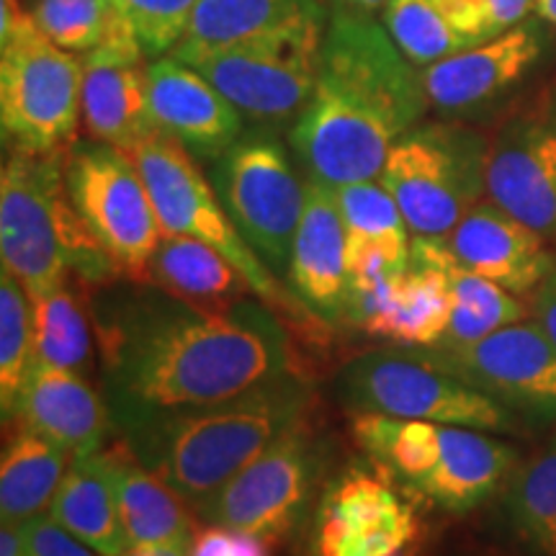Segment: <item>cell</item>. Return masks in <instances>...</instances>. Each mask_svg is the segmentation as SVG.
<instances>
[{"instance_id": "cell-18", "label": "cell", "mask_w": 556, "mask_h": 556, "mask_svg": "<svg viewBox=\"0 0 556 556\" xmlns=\"http://www.w3.org/2000/svg\"><path fill=\"white\" fill-rule=\"evenodd\" d=\"M443 240L462 266L518 296L533 294L554 263L544 235L492 199L471 206Z\"/></svg>"}, {"instance_id": "cell-19", "label": "cell", "mask_w": 556, "mask_h": 556, "mask_svg": "<svg viewBox=\"0 0 556 556\" xmlns=\"http://www.w3.org/2000/svg\"><path fill=\"white\" fill-rule=\"evenodd\" d=\"M11 422L45 435L73 458L101 451L114 428L106 400L86 377L39 361L26 374Z\"/></svg>"}, {"instance_id": "cell-8", "label": "cell", "mask_w": 556, "mask_h": 556, "mask_svg": "<svg viewBox=\"0 0 556 556\" xmlns=\"http://www.w3.org/2000/svg\"><path fill=\"white\" fill-rule=\"evenodd\" d=\"M65 178L75 208L119 274L148 281L163 227L135 155L101 139H78L65 152Z\"/></svg>"}, {"instance_id": "cell-28", "label": "cell", "mask_w": 556, "mask_h": 556, "mask_svg": "<svg viewBox=\"0 0 556 556\" xmlns=\"http://www.w3.org/2000/svg\"><path fill=\"white\" fill-rule=\"evenodd\" d=\"M13 428L0 462V518L3 523H24L50 510L73 456L29 428Z\"/></svg>"}, {"instance_id": "cell-37", "label": "cell", "mask_w": 556, "mask_h": 556, "mask_svg": "<svg viewBox=\"0 0 556 556\" xmlns=\"http://www.w3.org/2000/svg\"><path fill=\"white\" fill-rule=\"evenodd\" d=\"M114 11L148 58L173 52L186 37L199 0H111Z\"/></svg>"}, {"instance_id": "cell-45", "label": "cell", "mask_w": 556, "mask_h": 556, "mask_svg": "<svg viewBox=\"0 0 556 556\" xmlns=\"http://www.w3.org/2000/svg\"><path fill=\"white\" fill-rule=\"evenodd\" d=\"M389 3H392V0H330V9H348L377 16V13L384 11Z\"/></svg>"}, {"instance_id": "cell-4", "label": "cell", "mask_w": 556, "mask_h": 556, "mask_svg": "<svg viewBox=\"0 0 556 556\" xmlns=\"http://www.w3.org/2000/svg\"><path fill=\"white\" fill-rule=\"evenodd\" d=\"M65 150H5L0 170V258L31 299L73 274L86 287H109L119 274L70 197Z\"/></svg>"}, {"instance_id": "cell-9", "label": "cell", "mask_w": 556, "mask_h": 556, "mask_svg": "<svg viewBox=\"0 0 556 556\" xmlns=\"http://www.w3.org/2000/svg\"><path fill=\"white\" fill-rule=\"evenodd\" d=\"M212 186L255 255L274 274H287L307 201V180L302 184L296 176L276 131L263 127L242 131L214 163Z\"/></svg>"}, {"instance_id": "cell-31", "label": "cell", "mask_w": 556, "mask_h": 556, "mask_svg": "<svg viewBox=\"0 0 556 556\" xmlns=\"http://www.w3.org/2000/svg\"><path fill=\"white\" fill-rule=\"evenodd\" d=\"M353 435L389 477L415 490L433 469L441 448V422L353 415Z\"/></svg>"}, {"instance_id": "cell-33", "label": "cell", "mask_w": 556, "mask_h": 556, "mask_svg": "<svg viewBox=\"0 0 556 556\" xmlns=\"http://www.w3.org/2000/svg\"><path fill=\"white\" fill-rule=\"evenodd\" d=\"M384 26L402 54L420 70L477 47L456 29L438 0H392L384 9Z\"/></svg>"}, {"instance_id": "cell-30", "label": "cell", "mask_w": 556, "mask_h": 556, "mask_svg": "<svg viewBox=\"0 0 556 556\" xmlns=\"http://www.w3.org/2000/svg\"><path fill=\"white\" fill-rule=\"evenodd\" d=\"M34 309V361L65 368L80 377L93 371L96 328L83 307L73 283H62L50 294L31 299Z\"/></svg>"}, {"instance_id": "cell-32", "label": "cell", "mask_w": 556, "mask_h": 556, "mask_svg": "<svg viewBox=\"0 0 556 556\" xmlns=\"http://www.w3.org/2000/svg\"><path fill=\"white\" fill-rule=\"evenodd\" d=\"M503 507L523 544L556 556V438L510 471Z\"/></svg>"}, {"instance_id": "cell-34", "label": "cell", "mask_w": 556, "mask_h": 556, "mask_svg": "<svg viewBox=\"0 0 556 556\" xmlns=\"http://www.w3.org/2000/svg\"><path fill=\"white\" fill-rule=\"evenodd\" d=\"M34 366L31 296L11 270L0 276V407L11 420L26 374Z\"/></svg>"}, {"instance_id": "cell-43", "label": "cell", "mask_w": 556, "mask_h": 556, "mask_svg": "<svg viewBox=\"0 0 556 556\" xmlns=\"http://www.w3.org/2000/svg\"><path fill=\"white\" fill-rule=\"evenodd\" d=\"M197 536H186L165 544H131L122 556H191V546Z\"/></svg>"}, {"instance_id": "cell-42", "label": "cell", "mask_w": 556, "mask_h": 556, "mask_svg": "<svg viewBox=\"0 0 556 556\" xmlns=\"http://www.w3.org/2000/svg\"><path fill=\"white\" fill-rule=\"evenodd\" d=\"M37 29L34 11H26L21 0H0V45Z\"/></svg>"}, {"instance_id": "cell-15", "label": "cell", "mask_w": 556, "mask_h": 556, "mask_svg": "<svg viewBox=\"0 0 556 556\" xmlns=\"http://www.w3.org/2000/svg\"><path fill=\"white\" fill-rule=\"evenodd\" d=\"M413 507L379 477L351 471L323 497L315 556H397L415 546Z\"/></svg>"}, {"instance_id": "cell-16", "label": "cell", "mask_w": 556, "mask_h": 556, "mask_svg": "<svg viewBox=\"0 0 556 556\" xmlns=\"http://www.w3.org/2000/svg\"><path fill=\"white\" fill-rule=\"evenodd\" d=\"M148 65V52L124 26L83 54V124L90 137L135 152L155 135Z\"/></svg>"}, {"instance_id": "cell-26", "label": "cell", "mask_w": 556, "mask_h": 556, "mask_svg": "<svg viewBox=\"0 0 556 556\" xmlns=\"http://www.w3.org/2000/svg\"><path fill=\"white\" fill-rule=\"evenodd\" d=\"M148 281L206 309H225L253 294L250 283L219 250L186 235H165L148 268Z\"/></svg>"}, {"instance_id": "cell-22", "label": "cell", "mask_w": 556, "mask_h": 556, "mask_svg": "<svg viewBox=\"0 0 556 556\" xmlns=\"http://www.w3.org/2000/svg\"><path fill=\"white\" fill-rule=\"evenodd\" d=\"M516 467L518 451L510 443L486 435V430L441 426L433 469L413 492L448 513H469L495 495Z\"/></svg>"}, {"instance_id": "cell-1", "label": "cell", "mask_w": 556, "mask_h": 556, "mask_svg": "<svg viewBox=\"0 0 556 556\" xmlns=\"http://www.w3.org/2000/svg\"><path fill=\"white\" fill-rule=\"evenodd\" d=\"M93 328L101 394L116 430L240 397L294 371L287 330L261 299L206 309L150 281L109 283L93 302Z\"/></svg>"}, {"instance_id": "cell-10", "label": "cell", "mask_w": 556, "mask_h": 556, "mask_svg": "<svg viewBox=\"0 0 556 556\" xmlns=\"http://www.w3.org/2000/svg\"><path fill=\"white\" fill-rule=\"evenodd\" d=\"M131 155L142 173L165 235H186L219 250L240 270L261 302L274 309L287 307V291L278 287L274 270L248 245L240 229L229 219L227 208L222 206L212 180H206L199 170L197 157L184 144L157 129Z\"/></svg>"}, {"instance_id": "cell-3", "label": "cell", "mask_w": 556, "mask_h": 556, "mask_svg": "<svg viewBox=\"0 0 556 556\" xmlns=\"http://www.w3.org/2000/svg\"><path fill=\"white\" fill-rule=\"evenodd\" d=\"M309 402L307 381L287 371L240 397L150 415L119 435L152 475L199 505L302 422Z\"/></svg>"}, {"instance_id": "cell-5", "label": "cell", "mask_w": 556, "mask_h": 556, "mask_svg": "<svg viewBox=\"0 0 556 556\" xmlns=\"http://www.w3.org/2000/svg\"><path fill=\"white\" fill-rule=\"evenodd\" d=\"M336 397L351 415L428 420L516 433L518 417L479 389L422 361L413 348L371 351L340 368Z\"/></svg>"}, {"instance_id": "cell-35", "label": "cell", "mask_w": 556, "mask_h": 556, "mask_svg": "<svg viewBox=\"0 0 556 556\" xmlns=\"http://www.w3.org/2000/svg\"><path fill=\"white\" fill-rule=\"evenodd\" d=\"M34 18L47 39L80 54L101 47L124 26L111 0H37Z\"/></svg>"}, {"instance_id": "cell-24", "label": "cell", "mask_w": 556, "mask_h": 556, "mask_svg": "<svg viewBox=\"0 0 556 556\" xmlns=\"http://www.w3.org/2000/svg\"><path fill=\"white\" fill-rule=\"evenodd\" d=\"M114 484L122 523L129 544H165L186 536H197L193 523L184 507V497L163 479L152 475L127 443L99 451Z\"/></svg>"}, {"instance_id": "cell-2", "label": "cell", "mask_w": 556, "mask_h": 556, "mask_svg": "<svg viewBox=\"0 0 556 556\" xmlns=\"http://www.w3.org/2000/svg\"><path fill=\"white\" fill-rule=\"evenodd\" d=\"M428 96L371 13L330 9L312 99L289 129L304 176L340 186L377 180L394 142L420 122Z\"/></svg>"}, {"instance_id": "cell-25", "label": "cell", "mask_w": 556, "mask_h": 556, "mask_svg": "<svg viewBox=\"0 0 556 556\" xmlns=\"http://www.w3.org/2000/svg\"><path fill=\"white\" fill-rule=\"evenodd\" d=\"M451 283L446 270L435 261L428 238H413L409 268L400 276L392 307L381 319L377 336L405 348H433L443 343L451 325Z\"/></svg>"}, {"instance_id": "cell-12", "label": "cell", "mask_w": 556, "mask_h": 556, "mask_svg": "<svg viewBox=\"0 0 556 556\" xmlns=\"http://www.w3.org/2000/svg\"><path fill=\"white\" fill-rule=\"evenodd\" d=\"M325 467L323 441L296 422L214 495L197 505L201 520L268 541L294 531L315 497Z\"/></svg>"}, {"instance_id": "cell-7", "label": "cell", "mask_w": 556, "mask_h": 556, "mask_svg": "<svg viewBox=\"0 0 556 556\" xmlns=\"http://www.w3.org/2000/svg\"><path fill=\"white\" fill-rule=\"evenodd\" d=\"M325 26H307L222 50L176 47V58L197 70L255 127L276 131L294 124L312 99Z\"/></svg>"}, {"instance_id": "cell-20", "label": "cell", "mask_w": 556, "mask_h": 556, "mask_svg": "<svg viewBox=\"0 0 556 556\" xmlns=\"http://www.w3.org/2000/svg\"><path fill=\"white\" fill-rule=\"evenodd\" d=\"M541 58V39L531 26L500 34L420 70L428 106L443 114H464L482 109L523 80Z\"/></svg>"}, {"instance_id": "cell-47", "label": "cell", "mask_w": 556, "mask_h": 556, "mask_svg": "<svg viewBox=\"0 0 556 556\" xmlns=\"http://www.w3.org/2000/svg\"><path fill=\"white\" fill-rule=\"evenodd\" d=\"M397 556H409V552H402V554H397Z\"/></svg>"}, {"instance_id": "cell-38", "label": "cell", "mask_w": 556, "mask_h": 556, "mask_svg": "<svg viewBox=\"0 0 556 556\" xmlns=\"http://www.w3.org/2000/svg\"><path fill=\"white\" fill-rule=\"evenodd\" d=\"M438 3L471 45H482L520 26L536 0H438Z\"/></svg>"}, {"instance_id": "cell-6", "label": "cell", "mask_w": 556, "mask_h": 556, "mask_svg": "<svg viewBox=\"0 0 556 556\" xmlns=\"http://www.w3.org/2000/svg\"><path fill=\"white\" fill-rule=\"evenodd\" d=\"M486 142L451 124H415L405 131L379 180L397 201L409 232L446 238L486 193Z\"/></svg>"}, {"instance_id": "cell-23", "label": "cell", "mask_w": 556, "mask_h": 556, "mask_svg": "<svg viewBox=\"0 0 556 556\" xmlns=\"http://www.w3.org/2000/svg\"><path fill=\"white\" fill-rule=\"evenodd\" d=\"M323 24L328 13L319 0H199L176 47L222 50Z\"/></svg>"}, {"instance_id": "cell-44", "label": "cell", "mask_w": 556, "mask_h": 556, "mask_svg": "<svg viewBox=\"0 0 556 556\" xmlns=\"http://www.w3.org/2000/svg\"><path fill=\"white\" fill-rule=\"evenodd\" d=\"M0 556H24V528L21 523H3L0 528Z\"/></svg>"}, {"instance_id": "cell-21", "label": "cell", "mask_w": 556, "mask_h": 556, "mask_svg": "<svg viewBox=\"0 0 556 556\" xmlns=\"http://www.w3.org/2000/svg\"><path fill=\"white\" fill-rule=\"evenodd\" d=\"M348 232L332 186L307 178V201L299 222L287 281L291 294L323 323H340L345 307Z\"/></svg>"}, {"instance_id": "cell-40", "label": "cell", "mask_w": 556, "mask_h": 556, "mask_svg": "<svg viewBox=\"0 0 556 556\" xmlns=\"http://www.w3.org/2000/svg\"><path fill=\"white\" fill-rule=\"evenodd\" d=\"M191 556H270L268 539L245 531L208 526L197 533Z\"/></svg>"}, {"instance_id": "cell-39", "label": "cell", "mask_w": 556, "mask_h": 556, "mask_svg": "<svg viewBox=\"0 0 556 556\" xmlns=\"http://www.w3.org/2000/svg\"><path fill=\"white\" fill-rule=\"evenodd\" d=\"M24 528V556H101L62 528L50 513H41L21 523Z\"/></svg>"}, {"instance_id": "cell-27", "label": "cell", "mask_w": 556, "mask_h": 556, "mask_svg": "<svg viewBox=\"0 0 556 556\" xmlns=\"http://www.w3.org/2000/svg\"><path fill=\"white\" fill-rule=\"evenodd\" d=\"M47 513L101 556H122L131 546L99 451L70 462Z\"/></svg>"}, {"instance_id": "cell-11", "label": "cell", "mask_w": 556, "mask_h": 556, "mask_svg": "<svg viewBox=\"0 0 556 556\" xmlns=\"http://www.w3.org/2000/svg\"><path fill=\"white\" fill-rule=\"evenodd\" d=\"M83 119V58L37 29L0 45V129L5 150L54 152Z\"/></svg>"}, {"instance_id": "cell-13", "label": "cell", "mask_w": 556, "mask_h": 556, "mask_svg": "<svg viewBox=\"0 0 556 556\" xmlns=\"http://www.w3.org/2000/svg\"><path fill=\"white\" fill-rule=\"evenodd\" d=\"M413 351L520 420L556 422V345L539 323L507 325L475 343Z\"/></svg>"}, {"instance_id": "cell-17", "label": "cell", "mask_w": 556, "mask_h": 556, "mask_svg": "<svg viewBox=\"0 0 556 556\" xmlns=\"http://www.w3.org/2000/svg\"><path fill=\"white\" fill-rule=\"evenodd\" d=\"M152 122L197 160L217 163L245 131V119L204 75L176 58L148 65Z\"/></svg>"}, {"instance_id": "cell-14", "label": "cell", "mask_w": 556, "mask_h": 556, "mask_svg": "<svg viewBox=\"0 0 556 556\" xmlns=\"http://www.w3.org/2000/svg\"><path fill=\"white\" fill-rule=\"evenodd\" d=\"M486 199L556 240V109L507 122L486 142Z\"/></svg>"}, {"instance_id": "cell-46", "label": "cell", "mask_w": 556, "mask_h": 556, "mask_svg": "<svg viewBox=\"0 0 556 556\" xmlns=\"http://www.w3.org/2000/svg\"><path fill=\"white\" fill-rule=\"evenodd\" d=\"M533 11L539 13L541 21H546V24L556 26V0H536Z\"/></svg>"}, {"instance_id": "cell-48", "label": "cell", "mask_w": 556, "mask_h": 556, "mask_svg": "<svg viewBox=\"0 0 556 556\" xmlns=\"http://www.w3.org/2000/svg\"><path fill=\"white\" fill-rule=\"evenodd\" d=\"M319 3H325V5H328V3H330V0H319Z\"/></svg>"}, {"instance_id": "cell-29", "label": "cell", "mask_w": 556, "mask_h": 556, "mask_svg": "<svg viewBox=\"0 0 556 556\" xmlns=\"http://www.w3.org/2000/svg\"><path fill=\"white\" fill-rule=\"evenodd\" d=\"M433 248L435 261L446 270L451 283V296H454V309H451V325L443 343L438 345H464L475 343L479 338L492 336L507 325L523 323L526 304L518 294L490 281V278L475 274L456 261L443 238H428Z\"/></svg>"}, {"instance_id": "cell-41", "label": "cell", "mask_w": 556, "mask_h": 556, "mask_svg": "<svg viewBox=\"0 0 556 556\" xmlns=\"http://www.w3.org/2000/svg\"><path fill=\"white\" fill-rule=\"evenodd\" d=\"M533 315H536V323L556 345V253L544 281L533 291Z\"/></svg>"}, {"instance_id": "cell-36", "label": "cell", "mask_w": 556, "mask_h": 556, "mask_svg": "<svg viewBox=\"0 0 556 556\" xmlns=\"http://www.w3.org/2000/svg\"><path fill=\"white\" fill-rule=\"evenodd\" d=\"M340 214L348 238L402 240L409 242V227L402 217L397 201L381 180H361L336 189Z\"/></svg>"}]
</instances>
